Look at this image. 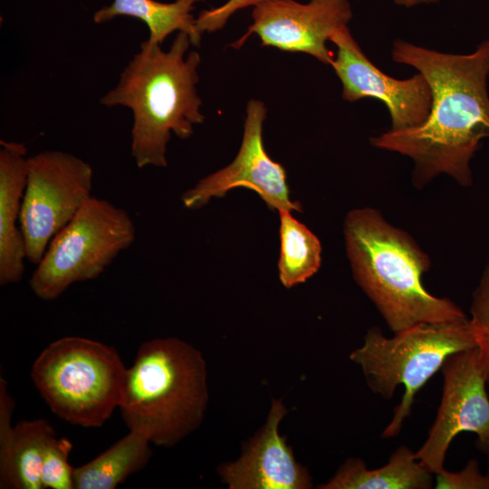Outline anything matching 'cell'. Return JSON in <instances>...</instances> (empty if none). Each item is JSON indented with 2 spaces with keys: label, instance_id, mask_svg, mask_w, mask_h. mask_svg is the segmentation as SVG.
<instances>
[{
  "label": "cell",
  "instance_id": "1",
  "mask_svg": "<svg viewBox=\"0 0 489 489\" xmlns=\"http://www.w3.org/2000/svg\"><path fill=\"white\" fill-rule=\"evenodd\" d=\"M394 62L417 70L432 91L430 112L417 128L382 133L375 147L409 157L414 182L421 187L439 174L472 185L470 161L489 138V40L467 54L443 53L397 39Z\"/></svg>",
  "mask_w": 489,
  "mask_h": 489
},
{
  "label": "cell",
  "instance_id": "2",
  "mask_svg": "<svg viewBox=\"0 0 489 489\" xmlns=\"http://www.w3.org/2000/svg\"><path fill=\"white\" fill-rule=\"evenodd\" d=\"M188 34L178 32L168 51L145 41L121 72L117 86L100 102L107 107L131 110V156L138 168L166 167L167 145L171 133L182 139L204 121L202 101L197 91L199 81L197 52L186 53Z\"/></svg>",
  "mask_w": 489,
  "mask_h": 489
},
{
  "label": "cell",
  "instance_id": "3",
  "mask_svg": "<svg viewBox=\"0 0 489 489\" xmlns=\"http://www.w3.org/2000/svg\"><path fill=\"white\" fill-rule=\"evenodd\" d=\"M344 235L355 280L394 333L419 323L467 318L452 301L424 288L421 276L429 266L427 255L378 211L351 210L345 219Z\"/></svg>",
  "mask_w": 489,
  "mask_h": 489
},
{
  "label": "cell",
  "instance_id": "4",
  "mask_svg": "<svg viewBox=\"0 0 489 489\" xmlns=\"http://www.w3.org/2000/svg\"><path fill=\"white\" fill-rule=\"evenodd\" d=\"M208 403L201 352L177 338L144 341L127 369L119 408L129 430L172 447L199 427Z\"/></svg>",
  "mask_w": 489,
  "mask_h": 489
},
{
  "label": "cell",
  "instance_id": "5",
  "mask_svg": "<svg viewBox=\"0 0 489 489\" xmlns=\"http://www.w3.org/2000/svg\"><path fill=\"white\" fill-rule=\"evenodd\" d=\"M127 368L111 346L67 336L46 346L34 360L31 379L59 418L101 427L120 406Z\"/></svg>",
  "mask_w": 489,
  "mask_h": 489
},
{
  "label": "cell",
  "instance_id": "6",
  "mask_svg": "<svg viewBox=\"0 0 489 489\" xmlns=\"http://www.w3.org/2000/svg\"><path fill=\"white\" fill-rule=\"evenodd\" d=\"M478 346L470 319L419 323L388 338L373 327L368 331L361 347L350 360L360 365L371 390L390 399L398 385L405 393L383 437L398 435L403 421L410 414L417 391L442 368L452 354Z\"/></svg>",
  "mask_w": 489,
  "mask_h": 489
},
{
  "label": "cell",
  "instance_id": "7",
  "mask_svg": "<svg viewBox=\"0 0 489 489\" xmlns=\"http://www.w3.org/2000/svg\"><path fill=\"white\" fill-rule=\"evenodd\" d=\"M135 239L129 213L92 196L52 239L30 288L41 300H55L72 284L98 278Z\"/></svg>",
  "mask_w": 489,
  "mask_h": 489
},
{
  "label": "cell",
  "instance_id": "8",
  "mask_svg": "<svg viewBox=\"0 0 489 489\" xmlns=\"http://www.w3.org/2000/svg\"><path fill=\"white\" fill-rule=\"evenodd\" d=\"M93 170L82 158L60 150L27 158L20 225L26 260L38 264L52 239L92 197Z\"/></svg>",
  "mask_w": 489,
  "mask_h": 489
},
{
  "label": "cell",
  "instance_id": "9",
  "mask_svg": "<svg viewBox=\"0 0 489 489\" xmlns=\"http://www.w3.org/2000/svg\"><path fill=\"white\" fill-rule=\"evenodd\" d=\"M444 386L436 420L415 457L433 474L444 469L446 453L455 436L473 432L489 452V397L478 346L450 355L442 368Z\"/></svg>",
  "mask_w": 489,
  "mask_h": 489
},
{
  "label": "cell",
  "instance_id": "10",
  "mask_svg": "<svg viewBox=\"0 0 489 489\" xmlns=\"http://www.w3.org/2000/svg\"><path fill=\"white\" fill-rule=\"evenodd\" d=\"M266 114L264 102L249 101L236 157L229 165L200 179L182 194L181 201L186 208H201L214 197H223L234 188L244 187L258 194L271 210L302 211L301 204L290 198L284 168L271 158L264 146Z\"/></svg>",
  "mask_w": 489,
  "mask_h": 489
},
{
  "label": "cell",
  "instance_id": "11",
  "mask_svg": "<svg viewBox=\"0 0 489 489\" xmlns=\"http://www.w3.org/2000/svg\"><path fill=\"white\" fill-rule=\"evenodd\" d=\"M330 42L337 47L331 66L342 84L344 101L369 98L382 101L388 110L392 131L417 128L425 122L432 105V91L421 73L405 80L386 74L368 59L348 25L335 30Z\"/></svg>",
  "mask_w": 489,
  "mask_h": 489
},
{
  "label": "cell",
  "instance_id": "12",
  "mask_svg": "<svg viewBox=\"0 0 489 489\" xmlns=\"http://www.w3.org/2000/svg\"><path fill=\"white\" fill-rule=\"evenodd\" d=\"M353 17L349 0H268L254 6L247 32L232 46L240 48L255 34L264 46L304 53L331 65L333 56L327 42L333 32Z\"/></svg>",
  "mask_w": 489,
  "mask_h": 489
},
{
  "label": "cell",
  "instance_id": "13",
  "mask_svg": "<svg viewBox=\"0 0 489 489\" xmlns=\"http://www.w3.org/2000/svg\"><path fill=\"white\" fill-rule=\"evenodd\" d=\"M287 409L282 399L272 406L262 428L244 445L241 456L217 472L230 489H307L312 479L298 463L278 427Z\"/></svg>",
  "mask_w": 489,
  "mask_h": 489
},
{
  "label": "cell",
  "instance_id": "14",
  "mask_svg": "<svg viewBox=\"0 0 489 489\" xmlns=\"http://www.w3.org/2000/svg\"><path fill=\"white\" fill-rule=\"evenodd\" d=\"M0 284L19 283L24 272L25 245L20 225L26 186V148L0 142Z\"/></svg>",
  "mask_w": 489,
  "mask_h": 489
},
{
  "label": "cell",
  "instance_id": "15",
  "mask_svg": "<svg viewBox=\"0 0 489 489\" xmlns=\"http://www.w3.org/2000/svg\"><path fill=\"white\" fill-rule=\"evenodd\" d=\"M54 435L52 425L38 418L20 421L0 436V488L43 489V455Z\"/></svg>",
  "mask_w": 489,
  "mask_h": 489
},
{
  "label": "cell",
  "instance_id": "16",
  "mask_svg": "<svg viewBox=\"0 0 489 489\" xmlns=\"http://www.w3.org/2000/svg\"><path fill=\"white\" fill-rule=\"evenodd\" d=\"M433 473L415 457L408 446H399L388 464L367 469L359 458H349L321 489H428Z\"/></svg>",
  "mask_w": 489,
  "mask_h": 489
},
{
  "label": "cell",
  "instance_id": "17",
  "mask_svg": "<svg viewBox=\"0 0 489 489\" xmlns=\"http://www.w3.org/2000/svg\"><path fill=\"white\" fill-rule=\"evenodd\" d=\"M203 0H175L161 3L155 0H113L107 6L96 11L93 20L102 24L120 15L131 16L143 21L149 31L148 41L161 44L172 33L188 34L190 42L198 46L202 34L197 31L192 11L196 4Z\"/></svg>",
  "mask_w": 489,
  "mask_h": 489
},
{
  "label": "cell",
  "instance_id": "18",
  "mask_svg": "<svg viewBox=\"0 0 489 489\" xmlns=\"http://www.w3.org/2000/svg\"><path fill=\"white\" fill-rule=\"evenodd\" d=\"M150 444L141 433L129 430L95 458L73 469L75 489H115L148 465Z\"/></svg>",
  "mask_w": 489,
  "mask_h": 489
},
{
  "label": "cell",
  "instance_id": "19",
  "mask_svg": "<svg viewBox=\"0 0 489 489\" xmlns=\"http://www.w3.org/2000/svg\"><path fill=\"white\" fill-rule=\"evenodd\" d=\"M291 212L279 211L278 273L285 288H292L311 278L319 270L321 261V245L318 237Z\"/></svg>",
  "mask_w": 489,
  "mask_h": 489
},
{
  "label": "cell",
  "instance_id": "20",
  "mask_svg": "<svg viewBox=\"0 0 489 489\" xmlns=\"http://www.w3.org/2000/svg\"><path fill=\"white\" fill-rule=\"evenodd\" d=\"M72 445L67 438L53 436L46 443L42 465L43 488L75 489L73 469L68 458Z\"/></svg>",
  "mask_w": 489,
  "mask_h": 489
},
{
  "label": "cell",
  "instance_id": "21",
  "mask_svg": "<svg viewBox=\"0 0 489 489\" xmlns=\"http://www.w3.org/2000/svg\"><path fill=\"white\" fill-rule=\"evenodd\" d=\"M470 321L475 330L489 388V266L473 292Z\"/></svg>",
  "mask_w": 489,
  "mask_h": 489
},
{
  "label": "cell",
  "instance_id": "22",
  "mask_svg": "<svg viewBox=\"0 0 489 489\" xmlns=\"http://www.w3.org/2000/svg\"><path fill=\"white\" fill-rule=\"evenodd\" d=\"M436 475L437 489H489V478L482 475L475 460H470L459 472H449L444 468Z\"/></svg>",
  "mask_w": 489,
  "mask_h": 489
},
{
  "label": "cell",
  "instance_id": "23",
  "mask_svg": "<svg viewBox=\"0 0 489 489\" xmlns=\"http://www.w3.org/2000/svg\"><path fill=\"white\" fill-rule=\"evenodd\" d=\"M268 0H228L222 5L209 10H202L196 18L197 31L214 33L222 29L228 19L237 11L256 6Z\"/></svg>",
  "mask_w": 489,
  "mask_h": 489
},
{
  "label": "cell",
  "instance_id": "24",
  "mask_svg": "<svg viewBox=\"0 0 489 489\" xmlns=\"http://www.w3.org/2000/svg\"><path fill=\"white\" fill-rule=\"evenodd\" d=\"M397 5L402 7H414L421 5L436 4L440 0H392Z\"/></svg>",
  "mask_w": 489,
  "mask_h": 489
},
{
  "label": "cell",
  "instance_id": "25",
  "mask_svg": "<svg viewBox=\"0 0 489 489\" xmlns=\"http://www.w3.org/2000/svg\"><path fill=\"white\" fill-rule=\"evenodd\" d=\"M487 475V476H488V478H489V471H488V473H487V475Z\"/></svg>",
  "mask_w": 489,
  "mask_h": 489
}]
</instances>
